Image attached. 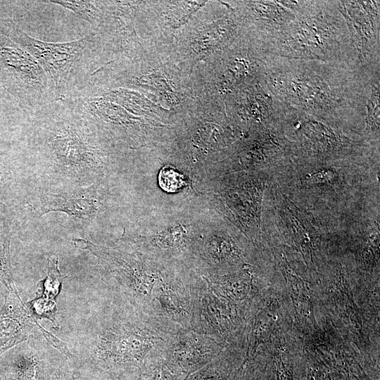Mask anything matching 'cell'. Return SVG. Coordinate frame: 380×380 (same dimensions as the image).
I'll list each match as a JSON object with an SVG mask.
<instances>
[{
  "mask_svg": "<svg viewBox=\"0 0 380 380\" xmlns=\"http://www.w3.org/2000/svg\"><path fill=\"white\" fill-rule=\"evenodd\" d=\"M379 151L326 159L296 156L269 181L341 233L354 220L379 210Z\"/></svg>",
  "mask_w": 380,
  "mask_h": 380,
  "instance_id": "cell-1",
  "label": "cell"
},
{
  "mask_svg": "<svg viewBox=\"0 0 380 380\" xmlns=\"http://www.w3.org/2000/svg\"><path fill=\"white\" fill-rule=\"evenodd\" d=\"M262 83L276 101L362 137L370 82L355 67L272 55Z\"/></svg>",
  "mask_w": 380,
  "mask_h": 380,
  "instance_id": "cell-2",
  "label": "cell"
},
{
  "mask_svg": "<svg viewBox=\"0 0 380 380\" xmlns=\"http://www.w3.org/2000/svg\"><path fill=\"white\" fill-rule=\"evenodd\" d=\"M27 146L42 175L58 186L99 183L108 164L103 129L78 99L33 111Z\"/></svg>",
  "mask_w": 380,
  "mask_h": 380,
  "instance_id": "cell-3",
  "label": "cell"
},
{
  "mask_svg": "<svg viewBox=\"0 0 380 380\" xmlns=\"http://www.w3.org/2000/svg\"><path fill=\"white\" fill-rule=\"evenodd\" d=\"M267 46L270 54L277 57L340 63L357 68L350 33L337 1H303L294 20L271 38Z\"/></svg>",
  "mask_w": 380,
  "mask_h": 380,
  "instance_id": "cell-4",
  "label": "cell"
},
{
  "mask_svg": "<svg viewBox=\"0 0 380 380\" xmlns=\"http://www.w3.org/2000/svg\"><path fill=\"white\" fill-rule=\"evenodd\" d=\"M141 320L131 306L99 315L87 324L72 359L104 369L139 367L153 343Z\"/></svg>",
  "mask_w": 380,
  "mask_h": 380,
  "instance_id": "cell-5",
  "label": "cell"
},
{
  "mask_svg": "<svg viewBox=\"0 0 380 380\" xmlns=\"http://www.w3.org/2000/svg\"><path fill=\"white\" fill-rule=\"evenodd\" d=\"M0 29L26 50L44 70L56 100L80 97L89 87V56L97 42L92 32L77 40L51 43L32 38L9 18L0 19Z\"/></svg>",
  "mask_w": 380,
  "mask_h": 380,
  "instance_id": "cell-6",
  "label": "cell"
},
{
  "mask_svg": "<svg viewBox=\"0 0 380 380\" xmlns=\"http://www.w3.org/2000/svg\"><path fill=\"white\" fill-rule=\"evenodd\" d=\"M278 118L286 137L293 143L296 156L335 158L379 151V146L350 135L304 112L277 101Z\"/></svg>",
  "mask_w": 380,
  "mask_h": 380,
  "instance_id": "cell-7",
  "label": "cell"
},
{
  "mask_svg": "<svg viewBox=\"0 0 380 380\" xmlns=\"http://www.w3.org/2000/svg\"><path fill=\"white\" fill-rule=\"evenodd\" d=\"M0 75L5 88L25 109L57 101L37 61L0 29Z\"/></svg>",
  "mask_w": 380,
  "mask_h": 380,
  "instance_id": "cell-8",
  "label": "cell"
},
{
  "mask_svg": "<svg viewBox=\"0 0 380 380\" xmlns=\"http://www.w3.org/2000/svg\"><path fill=\"white\" fill-rule=\"evenodd\" d=\"M350 33L357 66L369 81L379 77V1H337Z\"/></svg>",
  "mask_w": 380,
  "mask_h": 380,
  "instance_id": "cell-9",
  "label": "cell"
},
{
  "mask_svg": "<svg viewBox=\"0 0 380 380\" xmlns=\"http://www.w3.org/2000/svg\"><path fill=\"white\" fill-rule=\"evenodd\" d=\"M251 132L250 139L238 152L240 165L236 170L271 175L295 157L293 143L284 134L278 117Z\"/></svg>",
  "mask_w": 380,
  "mask_h": 380,
  "instance_id": "cell-10",
  "label": "cell"
},
{
  "mask_svg": "<svg viewBox=\"0 0 380 380\" xmlns=\"http://www.w3.org/2000/svg\"><path fill=\"white\" fill-rule=\"evenodd\" d=\"M60 189L40 191L31 205L34 213L42 216L62 212L81 223H89L104 207V191L100 182L89 186H58Z\"/></svg>",
  "mask_w": 380,
  "mask_h": 380,
  "instance_id": "cell-11",
  "label": "cell"
},
{
  "mask_svg": "<svg viewBox=\"0 0 380 380\" xmlns=\"http://www.w3.org/2000/svg\"><path fill=\"white\" fill-rule=\"evenodd\" d=\"M270 175L246 172L229 186L227 199L229 210L243 230L251 236H260L263 198Z\"/></svg>",
  "mask_w": 380,
  "mask_h": 380,
  "instance_id": "cell-12",
  "label": "cell"
},
{
  "mask_svg": "<svg viewBox=\"0 0 380 380\" xmlns=\"http://www.w3.org/2000/svg\"><path fill=\"white\" fill-rule=\"evenodd\" d=\"M54 349L37 331L0 356V380H43L45 364Z\"/></svg>",
  "mask_w": 380,
  "mask_h": 380,
  "instance_id": "cell-13",
  "label": "cell"
},
{
  "mask_svg": "<svg viewBox=\"0 0 380 380\" xmlns=\"http://www.w3.org/2000/svg\"><path fill=\"white\" fill-rule=\"evenodd\" d=\"M43 329L32 317L19 293L8 291L0 310V356Z\"/></svg>",
  "mask_w": 380,
  "mask_h": 380,
  "instance_id": "cell-14",
  "label": "cell"
},
{
  "mask_svg": "<svg viewBox=\"0 0 380 380\" xmlns=\"http://www.w3.org/2000/svg\"><path fill=\"white\" fill-rule=\"evenodd\" d=\"M243 22L247 31L266 43L295 18V14L277 1H248L241 4Z\"/></svg>",
  "mask_w": 380,
  "mask_h": 380,
  "instance_id": "cell-15",
  "label": "cell"
},
{
  "mask_svg": "<svg viewBox=\"0 0 380 380\" xmlns=\"http://www.w3.org/2000/svg\"><path fill=\"white\" fill-rule=\"evenodd\" d=\"M58 255L52 254L48 258L47 274L37 284V297L25 303V305L32 317L39 322L47 319L53 325L54 329H59L56 318L58 310L56 299L59 295L65 276L59 269Z\"/></svg>",
  "mask_w": 380,
  "mask_h": 380,
  "instance_id": "cell-16",
  "label": "cell"
},
{
  "mask_svg": "<svg viewBox=\"0 0 380 380\" xmlns=\"http://www.w3.org/2000/svg\"><path fill=\"white\" fill-rule=\"evenodd\" d=\"M15 229L6 206L0 205V282L8 291L18 293L11 262V240Z\"/></svg>",
  "mask_w": 380,
  "mask_h": 380,
  "instance_id": "cell-17",
  "label": "cell"
},
{
  "mask_svg": "<svg viewBox=\"0 0 380 380\" xmlns=\"http://www.w3.org/2000/svg\"><path fill=\"white\" fill-rule=\"evenodd\" d=\"M379 78L374 79L369 84V94L365 104V126L362 137L372 144L379 146L380 102Z\"/></svg>",
  "mask_w": 380,
  "mask_h": 380,
  "instance_id": "cell-18",
  "label": "cell"
},
{
  "mask_svg": "<svg viewBox=\"0 0 380 380\" xmlns=\"http://www.w3.org/2000/svg\"><path fill=\"white\" fill-rule=\"evenodd\" d=\"M19 176L15 167L0 156V205L9 206L19 196Z\"/></svg>",
  "mask_w": 380,
  "mask_h": 380,
  "instance_id": "cell-19",
  "label": "cell"
},
{
  "mask_svg": "<svg viewBox=\"0 0 380 380\" xmlns=\"http://www.w3.org/2000/svg\"><path fill=\"white\" fill-rule=\"evenodd\" d=\"M183 177L172 169L163 170L160 175L161 186L168 191H173L179 189L184 184Z\"/></svg>",
  "mask_w": 380,
  "mask_h": 380,
  "instance_id": "cell-20",
  "label": "cell"
},
{
  "mask_svg": "<svg viewBox=\"0 0 380 380\" xmlns=\"http://www.w3.org/2000/svg\"><path fill=\"white\" fill-rule=\"evenodd\" d=\"M8 291L6 287L0 282V310L1 309Z\"/></svg>",
  "mask_w": 380,
  "mask_h": 380,
  "instance_id": "cell-21",
  "label": "cell"
}]
</instances>
